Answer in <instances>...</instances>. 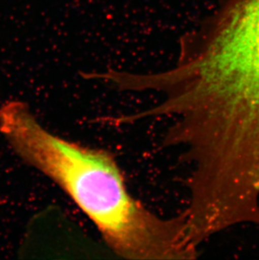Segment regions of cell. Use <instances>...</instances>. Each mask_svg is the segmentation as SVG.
Listing matches in <instances>:
<instances>
[{
	"instance_id": "6da1fadb",
	"label": "cell",
	"mask_w": 259,
	"mask_h": 260,
	"mask_svg": "<svg viewBox=\"0 0 259 260\" xmlns=\"http://www.w3.org/2000/svg\"><path fill=\"white\" fill-rule=\"evenodd\" d=\"M0 133L18 156L69 196L116 255L131 260L197 257L183 212L163 216L135 198L110 151L51 133L20 101L0 107Z\"/></svg>"
},
{
	"instance_id": "7a4b0ae2",
	"label": "cell",
	"mask_w": 259,
	"mask_h": 260,
	"mask_svg": "<svg viewBox=\"0 0 259 260\" xmlns=\"http://www.w3.org/2000/svg\"><path fill=\"white\" fill-rule=\"evenodd\" d=\"M176 71L205 113L259 145V0H231L211 25L182 37Z\"/></svg>"
}]
</instances>
